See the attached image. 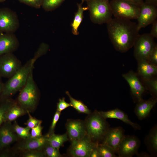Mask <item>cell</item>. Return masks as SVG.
Returning a JSON list of instances; mask_svg holds the SVG:
<instances>
[{
    "instance_id": "83f0119b",
    "label": "cell",
    "mask_w": 157,
    "mask_h": 157,
    "mask_svg": "<svg viewBox=\"0 0 157 157\" xmlns=\"http://www.w3.org/2000/svg\"><path fill=\"white\" fill-rule=\"evenodd\" d=\"M13 126L15 132L19 137L24 140L31 138L30 132L31 129L28 127H23L20 126L16 122H15Z\"/></svg>"
},
{
    "instance_id": "4dcf8cb0",
    "label": "cell",
    "mask_w": 157,
    "mask_h": 157,
    "mask_svg": "<svg viewBox=\"0 0 157 157\" xmlns=\"http://www.w3.org/2000/svg\"><path fill=\"white\" fill-rule=\"evenodd\" d=\"M13 103L9 100H6L0 104V127L5 122V114Z\"/></svg>"
},
{
    "instance_id": "d4e9b609",
    "label": "cell",
    "mask_w": 157,
    "mask_h": 157,
    "mask_svg": "<svg viewBox=\"0 0 157 157\" xmlns=\"http://www.w3.org/2000/svg\"><path fill=\"white\" fill-rule=\"evenodd\" d=\"M147 146L150 151L155 154L157 151V128L155 126L150 131L146 140Z\"/></svg>"
},
{
    "instance_id": "f6af8a7d",
    "label": "cell",
    "mask_w": 157,
    "mask_h": 157,
    "mask_svg": "<svg viewBox=\"0 0 157 157\" xmlns=\"http://www.w3.org/2000/svg\"><path fill=\"white\" fill-rule=\"evenodd\" d=\"M3 85V84L2 83L0 79V94H1L2 90Z\"/></svg>"
},
{
    "instance_id": "836d02e7",
    "label": "cell",
    "mask_w": 157,
    "mask_h": 157,
    "mask_svg": "<svg viewBox=\"0 0 157 157\" xmlns=\"http://www.w3.org/2000/svg\"><path fill=\"white\" fill-rule=\"evenodd\" d=\"M20 2L28 6L39 8L42 6L43 0H18Z\"/></svg>"
},
{
    "instance_id": "ee69618b",
    "label": "cell",
    "mask_w": 157,
    "mask_h": 157,
    "mask_svg": "<svg viewBox=\"0 0 157 157\" xmlns=\"http://www.w3.org/2000/svg\"><path fill=\"white\" fill-rule=\"evenodd\" d=\"M136 4L140 6L144 2V0H129Z\"/></svg>"
},
{
    "instance_id": "8fae6325",
    "label": "cell",
    "mask_w": 157,
    "mask_h": 157,
    "mask_svg": "<svg viewBox=\"0 0 157 157\" xmlns=\"http://www.w3.org/2000/svg\"><path fill=\"white\" fill-rule=\"evenodd\" d=\"M140 142L134 135H125L120 143L117 153L119 157H131L138 154Z\"/></svg>"
},
{
    "instance_id": "ba28073f",
    "label": "cell",
    "mask_w": 157,
    "mask_h": 157,
    "mask_svg": "<svg viewBox=\"0 0 157 157\" xmlns=\"http://www.w3.org/2000/svg\"><path fill=\"white\" fill-rule=\"evenodd\" d=\"M71 142L68 153L73 157H90L92 151L98 144L92 142L87 134L81 139Z\"/></svg>"
},
{
    "instance_id": "3957f363",
    "label": "cell",
    "mask_w": 157,
    "mask_h": 157,
    "mask_svg": "<svg viewBox=\"0 0 157 157\" xmlns=\"http://www.w3.org/2000/svg\"><path fill=\"white\" fill-rule=\"evenodd\" d=\"M35 62L29 60L4 84L1 93L2 97L10 96L21 89L26 83Z\"/></svg>"
},
{
    "instance_id": "5b68a950",
    "label": "cell",
    "mask_w": 157,
    "mask_h": 157,
    "mask_svg": "<svg viewBox=\"0 0 157 157\" xmlns=\"http://www.w3.org/2000/svg\"><path fill=\"white\" fill-rule=\"evenodd\" d=\"M110 3L115 17L131 20L138 16L140 6L129 0H112Z\"/></svg>"
},
{
    "instance_id": "277c9868",
    "label": "cell",
    "mask_w": 157,
    "mask_h": 157,
    "mask_svg": "<svg viewBox=\"0 0 157 157\" xmlns=\"http://www.w3.org/2000/svg\"><path fill=\"white\" fill-rule=\"evenodd\" d=\"M86 2L93 23L99 24L107 23L112 18L109 0H87Z\"/></svg>"
},
{
    "instance_id": "484cf974",
    "label": "cell",
    "mask_w": 157,
    "mask_h": 157,
    "mask_svg": "<svg viewBox=\"0 0 157 157\" xmlns=\"http://www.w3.org/2000/svg\"><path fill=\"white\" fill-rule=\"evenodd\" d=\"M65 93L69 99L70 104L72 107L74 108L78 112L88 115L91 113V110L83 102L73 98L68 91H66Z\"/></svg>"
},
{
    "instance_id": "30bf717a",
    "label": "cell",
    "mask_w": 157,
    "mask_h": 157,
    "mask_svg": "<svg viewBox=\"0 0 157 157\" xmlns=\"http://www.w3.org/2000/svg\"><path fill=\"white\" fill-rule=\"evenodd\" d=\"M20 60L12 53L0 56V76L10 78L22 67Z\"/></svg>"
},
{
    "instance_id": "e575fe53",
    "label": "cell",
    "mask_w": 157,
    "mask_h": 157,
    "mask_svg": "<svg viewBox=\"0 0 157 157\" xmlns=\"http://www.w3.org/2000/svg\"><path fill=\"white\" fill-rule=\"evenodd\" d=\"M23 154L24 157H43L45 156L42 150H26Z\"/></svg>"
},
{
    "instance_id": "60d3db41",
    "label": "cell",
    "mask_w": 157,
    "mask_h": 157,
    "mask_svg": "<svg viewBox=\"0 0 157 157\" xmlns=\"http://www.w3.org/2000/svg\"><path fill=\"white\" fill-rule=\"evenodd\" d=\"M152 24L151 29L149 33L154 38H157V21L155 20Z\"/></svg>"
},
{
    "instance_id": "d590c367",
    "label": "cell",
    "mask_w": 157,
    "mask_h": 157,
    "mask_svg": "<svg viewBox=\"0 0 157 157\" xmlns=\"http://www.w3.org/2000/svg\"><path fill=\"white\" fill-rule=\"evenodd\" d=\"M27 112L29 116V118L25 124L27 127L31 129L37 125L41 124L42 121L33 117L30 115L28 110H27Z\"/></svg>"
},
{
    "instance_id": "b9f144b4",
    "label": "cell",
    "mask_w": 157,
    "mask_h": 157,
    "mask_svg": "<svg viewBox=\"0 0 157 157\" xmlns=\"http://www.w3.org/2000/svg\"><path fill=\"white\" fill-rule=\"evenodd\" d=\"M98 144L94 148L92 151L90 157H100L97 148Z\"/></svg>"
},
{
    "instance_id": "74e56055",
    "label": "cell",
    "mask_w": 157,
    "mask_h": 157,
    "mask_svg": "<svg viewBox=\"0 0 157 157\" xmlns=\"http://www.w3.org/2000/svg\"><path fill=\"white\" fill-rule=\"evenodd\" d=\"M42 129L41 124H39L32 128L30 133L31 138H36L42 136Z\"/></svg>"
},
{
    "instance_id": "d6986e66",
    "label": "cell",
    "mask_w": 157,
    "mask_h": 157,
    "mask_svg": "<svg viewBox=\"0 0 157 157\" xmlns=\"http://www.w3.org/2000/svg\"><path fill=\"white\" fill-rule=\"evenodd\" d=\"M100 115L104 119L113 118L119 119L131 126L135 130H140V126L138 124L132 122L127 115L118 108H116L106 111H99Z\"/></svg>"
},
{
    "instance_id": "9a60e30c",
    "label": "cell",
    "mask_w": 157,
    "mask_h": 157,
    "mask_svg": "<svg viewBox=\"0 0 157 157\" xmlns=\"http://www.w3.org/2000/svg\"><path fill=\"white\" fill-rule=\"evenodd\" d=\"M122 76L128 83L131 92L138 102L142 99V96L145 88L140 81L137 74L132 71L122 74Z\"/></svg>"
},
{
    "instance_id": "8d00e7d4",
    "label": "cell",
    "mask_w": 157,
    "mask_h": 157,
    "mask_svg": "<svg viewBox=\"0 0 157 157\" xmlns=\"http://www.w3.org/2000/svg\"><path fill=\"white\" fill-rule=\"evenodd\" d=\"M60 114L61 112L56 110L53 116L49 132L46 135L47 136L54 133V130L57 122L59 119Z\"/></svg>"
},
{
    "instance_id": "5bb4252c",
    "label": "cell",
    "mask_w": 157,
    "mask_h": 157,
    "mask_svg": "<svg viewBox=\"0 0 157 157\" xmlns=\"http://www.w3.org/2000/svg\"><path fill=\"white\" fill-rule=\"evenodd\" d=\"M125 135L124 130L122 127L110 128L100 143L109 146L116 153Z\"/></svg>"
},
{
    "instance_id": "bcb514c9",
    "label": "cell",
    "mask_w": 157,
    "mask_h": 157,
    "mask_svg": "<svg viewBox=\"0 0 157 157\" xmlns=\"http://www.w3.org/2000/svg\"><path fill=\"white\" fill-rule=\"evenodd\" d=\"M87 0H81V3L83 4V3L85 1H86Z\"/></svg>"
},
{
    "instance_id": "9c48e42d",
    "label": "cell",
    "mask_w": 157,
    "mask_h": 157,
    "mask_svg": "<svg viewBox=\"0 0 157 157\" xmlns=\"http://www.w3.org/2000/svg\"><path fill=\"white\" fill-rule=\"evenodd\" d=\"M19 26L15 12L8 8H0V33H14Z\"/></svg>"
},
{
    "instance_id": "ab89813d",
    "label": "cell",
    "mask_w": 157,
    "mask_h": 157,
    "mask_svg": "<svg viewBox=\"0 0 157 157\" xmlns=\"http://www.w3.org/2000/svg\"><path fill=\"white\" fill-rule=\"evenodd\" d=\"M148 61L152 64L157 65V46L156 44L150 53Z\"/></svg>"
},
{
    "instance_id": "7dc6e473",
    "label": "cell",
    "mask_w": 157,
    "mask_h": 157,
    "mask_svg": "<svg viewBox=\"0 0 157 157\" xmlns=\"http://www.w3.org/2000/svg\"><path fill=\"white\" fill-rule=\"evenodd\" d=\"M6 0H0V3L4 2Z\"/></svg>"
},
{
    "instance_id": "44dd1931",
    "label": "cell",
    "mask_w": 157,
    "mask_h": 157,
    "mask_svg": "<svg viewBox=\"0 0 157 157\" xmlns=\"http://www.w3.org/2000/svg\"><path fill=\"white\" fill-rule=\"evenodd\" d=\"M138 75L144 80L152 78L157 74V65L149 63L147 60H137Z\"/></svg>"
},
{
    "instance_id": "7c38bea8",
    "label": "cell",
    "mask_w": 157,
    "mask_h": 157,
    "mask_svg": "<svg viewBox=\"0 0 157 157\" xmlns=\"http://www.w3.org/2000/svg\"><path fill=\"white\" fill-rule=\"evenodd\" d=\"M157 17V6L147 4L144 2L140 6L138 16L137 19L138 30L152 24Z\"/></svg>"
},
{
    "instance_id": "6da1fadb",
    "label": "cell",
    "mask_w": 157,
    "mask_h": 157,
    "mask_svg": "<svg viewBox=\"0 0 157 157\" xmlns=\"http://www.w3.org/2000/svg\"><path fill=\"white\" fill-rule=\"evenodd\" d=\"M106 24L109 37L116 50L125 52L134 46L140 35L136 23L115 17Z\"/></svg>"
},
{
    "instance_id": "f546056e",
    "label": "cell",
    "mask_w": 157,
    "mask_h": 157,
    "mask_svg": "<svg viewBox=\"0 0 157 157\" xmlns=\"http://www.w3.org/2000/svg\"><path fill=\"white\" fill-rule=\"evenodd\" d=\"M43 149L45 156L48 157H61L63 156L60 152L59 149L52 146L48 142Z\"/></svg>"
},
{
    "instance_id": "ffe728a7",
    "label": "cell",
    "mask_w": 157,
    "mask_h": 157,
    "mask_svg": "<svg viewBox=\"0 0 157 157\" xmlns=\"http://www.w3.org/2000/svg\"><path fill=\"white\" fill-rule=\"evenodd\" d=\"M157 102V99L153 97L149 100L142 99L138 102L135 113L138 118L142 120L147 117Z\"/></svg>"
},
{
    "instance_id": "e0dca14e",
    "label": "cell",
    "mask_w": 157,
    "mask_h": 157,
    "mask_svg": "<svg viewBox=\"0 0 157 157\" xmlns=\"http://www.w3.org/2000/svg\"><path fill=\"white\" fill-rule=\"evenodd\" d=\"M18 137L11 122H4L0 127V150L16 141Z\"/></svg>"
},
{
    "instance_id": "ac0fdd59",
    "label": "cell",
    "mask_w": 157,
    "mask_h": 157,
    "mask_svg": "<svg viewBox=\"0 0 157 157\" xmlns=\"http://www.w3.org/2000/svg\"><path fill=\"white\" fill-rule=\"evenodd\" d=\"M47 136L46 135L36 138H31L25 140L18 146L19 149L22 150H43L48 142Z\"/></svg>"
},
{
    "instance_id": "7402d4cb",
    "label": "cell",
    "mask_w": 157,
    "mask_h": 157,
    "mask_svg": "<svg viewBox=\"0 0 157 157\" xmlns=\"http://www.w3.org/2000/svg\"><path fill=\"white\" fill-rule=\"evenodd\" d=\"M77 4L78 10L75 13L73 20L71 24L72 32L75 35L79 34L78 29L83 20L84 12L88 10L87 7H83L81 3Z\"/></svg>"
},
{
    "instance_id": "d6a6232c",
    "label": "cell",
    "mask_w": 157,
    "mask_h": 157,
    "mask_svg": "<svg viewBox=\"0 0 157 157\" xmlns=\"http://www.w3.org/2000/svg\"><path fill=\"white\" fill-rule=\"evenodd\" d=\"M49 49V46L44 43H42L35 53L32 59L35 62L39 57L45 54Z\"/></svg>"
},
{
    "instance_id": "cb8c5ba5",
    "label": "cell",
    "mask_w": 157,
    "mask_h": 157,
    "mask_svg": "<svg viewBox=\"0 0 157 157\" xmlns=\"http://www.w3.org/2000/svg\"><path fill=\"white\" fill-rule=\"evenodd\" d=\"M47 140L51 146L59 149L69 139L67 133L62 135H57L53 133L47 136Z\"/></svg>"
},
{
    "instance_id": "f35d334b",
    "label": "cell",
    "mask_w": 157,
    "mask_h": 157,
    "mask_svg": "<svg viewBox=\"0 0 157 157\" xmlns=\"http://www.w3.org/2000/svg\"><path fill=\"white\" fill-rule=\"evenodd\" d=\"M69 107H72L71 104L65 101V98L63 97L59 99L58 102L57 103L56 110L61 112Z\"/></svg>"
},
{
    "instance_id": "4316f807",
    "label": "cell",
    "mask_w": 157,
    "mask_h": 157,
    "mask_svg": "<svg viewBox=\"0 0 157 157\" xmlns=\"http://www.w3.org/2000/svg\"><path fill=\"white\" fill-rule=\"evenodd\" d=\"M97 148L100 157H117L113 149L106 144L99 143Z\"/></svg>"
},
{
    "instance_id": "52a82bcc",
    "label": "cell",
    "mask_w": 157,
    "mask_h": 157,
    "mask_svg": "<svg viewBox=\"0 0 157 157\" xmlns=\"http://www.w3.org/2000/svg\"><path fill=\"white\" fill-rule=\"evenodd\" d=\"M154 38L149 33L139 35L134 45V54L137 60L148 61L149 55L156 45Z\"/></svg>"
},
{
    "instance_id": "1f68e13d",
    "label": "cell",
    "mask_w": 157,
    "mask_h": 157,
    "mask_svg": "<svg viewBox=\"0 0 157 157\" xmlns=\"http://www.w3.org/2000/svg\"><path fill=\"white\" fill-rule=\"evenodd\" d=\"M148 87L151 94L154 97L156 98L157 95V79L156 78H152L144 80Z\"/></svg>"
},
{
    "instance_id": "8992f818",
    "label": "cell",
    "mask_w": 157,
    "mask_h": 157,
    "mask_svg": "<svg viewBox=\"0 0 157 157\" xmlns=\"http://www.w3.org/2000/svg\"><path fill=\"white\" fill-rule=\"evenodd\" d=\"M18 97L20 106L24 109H31L35 106L38 100V92L33 75V70Z\"/></svg>"
},
{
    "instance_id": "603a6c76",
    "label": "cell",
    "mask_w": 157,
    "mask_h": 157,
    "mask_svg": "<svg viewBox=\"0 0 157 157\" xmlns=\"http://www.w3.org/2000/svg\"><path fill=\"white\" fill-rule=\"evenodd\" d=\"M25 113V109L21 106L13 104L7 111L5 115V122H11Z\"/></svg>"
},
{
    "instance_id": "4fadbf2b",
    "label": "cell",
    "mask_w": 157,
    "mask_h": 157,
    "mask_svg": "<svg viewBox=\"0 0 157 157\" xmlns=\"http://www.w3.org/2000/svg\"><path fill=\"white\" fill-rule=\"evenodd\" d=\"M65 127L69 139L71 142L80 139L87 134L84 121L68 119Z\"/></svg>"
},
{
    "instance_id": "7a4b0ae2",
    "label": "cell",
    "mask_w": 157,
    "mask_h": 157,
    "mask_svg": "<svg viewBox=\"0 0 157 157\" xmlns=\"http://www.w3.org/2000/svg\"><path fill=\"white\" fill-rule=\"evenodd\" d=\"M88 115L84 121L87 135L93 142L100 143L110 128L109 125L97 110Z\"/></svg>"
},
{
    "instance_id": "7bdbcfd3",
    "label": "cell",
    "mask_w": 157,
    "mask_h": 157,
    "mask_svg": "<svg viewBox=\"0 0 157 157\" xmlns=\"http://www.w3.org/2000/svg\"><path fill=\"white\" fill-rule=\"evenodd\" d=\"M144 2L147 4L157 6V0H145Z\"/></svg>"
},
{
    "instance_id": "f1b7e54d",
    "label": "cell",
    "mask_w": 157,
    "mask_h": 157,
    "mask_svg": "<svg viewBox=\"0 0 157 157\" xmlns=\"http://www.w3.org/2000/svg\"><path fill=\"white\" fill-rule=\"evenodd\" d=\"M64 0H43L42 6L46 11H52L59 7Z\"/></svg>"
},
{
    "instance_id": "2e32d148",
    "label": "cell",
    "mask_w": 157,
    "mask_h": 157,
    "mask_svg": "<svg viewBox=\"0 0 157 157\" xmlns=\"http://www.w3.org/2000/svg\"><path fill=\"white\" fill-rule=\"evenodd\" d=\"M19 42L14 33H0V56L17 49Z\"/></svg>"
}]
</instances>
